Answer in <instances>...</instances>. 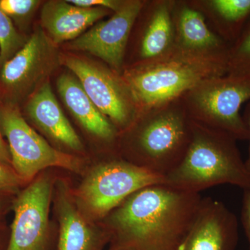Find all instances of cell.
Masks as SVG:
<instances>
[{
    "label": "cell",
    "instance_id": "4316f807",
    "mask_svg": "<svg viewBox=\"0 0 250 250\" xmlns=\"http://www.w3.org/2000/svg\"><path fill=\"white\" fill-rule=\"evenodd\" d=\"M0 163L3 165L11 167V156L9 150V147L5 143L0 129Z\"/></svg>",
    "mask_w": 250,
    "mask_h": 250
},
{
    "label": "cell",
    "instance_id": "8992f818",
    "mask_svg": "<svg viewBox=\"0 0 250 250\" xmlns=\"http://www.w3.org/2000/svg\"><path fill=\"white\" fill-rule=\"evenodd\" d=\"M181 98L192 121L228 133L237 141L248 140L241 109L250 100V74L207 79Z\"/></svg>",
    "mask_w": 250,
    "mask_h": 250
},
{
    "label": "cell",
    "instance_id": "277c9868",
    "mask_svg": "<svg viewBox=\"0 0 250 250\" xmlns=\"http://www.w3.org/2000/svg\"><path fill=\"white\" fill-rule=\"evenodd\" d=\"M226 74L225 62L193 57L174 48L160 59L124 69L122 75L141 113L180 98L204 80Z\"/></svg>",
    "mask_w": 250,
    "mask_h": 250
},
{
    "label": "cell",
    "instance_id": "7a4b0ae2",
    "mask_svg": "<svg viewBox=\"0 0 250 250\" xmlns=\"http://www.w3.org/2000/svg\"><path fill=\"white\" fill-rule=\"evenodd\" d=\"M192 121L182 98L148 108L120 133L125 160L165 177L183 159L192 137Z\"/></svg>",
    "mask_w": 250,
    "mask_h": 250
},
{
    "label": "cell",
    "instance_id": "d4e9b609",
    "mask_svg": "<svg viewBox=\"0 0 250 250\" xmlns=\"http://www.w3.org/2000/svg\"><path fill=\"white\" fill-rule=\"evenodd\" d=\"M241 223L250 250V187L243 190L241 208Z\"/></svg>",
    "mask_w": 250,
    "mask_h": 250
},
{
    "label": "cell",
    "instance_id": "484cf974",
    "mask_svg": "<svg viewBox=\"0 0 250 250\" xmlns=\"http://www.w3.org/2000/svg\"><path fill=\"white\" fill-rule=\"evenodd\" d=\"M243 121H244L245 124L246 125L247 129L248 131V135H249V148H248V156L246 161H245V164L247 171L250 176V100L246 103V106H245L244 111H243Z\"/></svg>",
    "mask_w": 250,
    "mask_h": 250
},
{
    "label": "cell",
    "instance_id": "9c48e42d",
    "mask_svg": "<svg viewBox=\"0 0 250 250\" xmlns=\"http://www.w3.org/2000/svg\"><path fill=\"white\" fill-rule=\"evenodd\" d=\"M55 181L40 174L18 193L14 218L5 250H50L52 236L49 209Z\"/></svg>",
    "mask_w": 250,
    "mask_h": 250
},
{
    "label": "cell",
    "instance_id": "603a6c76",
    "mask_svg": "<svg viewBox=\"0 0 250 250\" xmlns=\"http://www.w3.org/2000/svg\"><path fill=\"white\" fill-rule=\"evenodd\" d=\"M24 184L12 167L0 163V195L12 194L19 191L20 187Z\"/></svg>",
    "mask_w": 250,
    "mask_h": 250
},
{
    "label": "cell",
    "instance_id": "ba28073f",
    "mask_svg": "<svg viewBox=\"0 0 250 250\" xmlns=\"http://www.w3.org/2000/svg\"><path fill=\"white\" fill-rule=\"evenodd\" d=\"M63 63L76 75L94 104L120 133L134 123L139 115V105L123 75L75 57H65Z\"/></svg>",
    "mask_w": 250,
    "mask_h": 250
},
{
    "label": "cell",
    "instance_id": "6da1fadb",
    "mask_svg": "<svg viewBox=\"0 0 250 250\" xmlns=\"http://www.w3.org/2000/svg\"><path fill=\"white\" fill-rule=\"evenodd\" d=\"M202 198L165 184L138 190L101 222L110 250H180Z\"/></svg>",
    "mask_w": 250,
    "mask_h": 250
},
{
    "label": "cell",
    "instance_id": "9a60e30c",
    "mask_svg": "<svg viewBox=\"0 0 250 250\" xmlns=\"http://www.w3.org/2000/svg\"><path fill=\"white\" fill-rule=\"evenodd\" d=\"M104 8L80 7L67 1H49L41 11V22L55 43L73 41L90 26L113 14Z\"/></svg>",
    "mask_w": 250,
    "mask_h": 250
},
{
    "label": "cell",
    "instance_id": "ac0fdd59",
    "mask_svg": "<svg viewBox=\"0 0 250 250\" xmlns=\"http://www.w3.org/2000/svg\"><path fill=\"white\" fill-rule=\"evenodd\" d=\"M215 34L229 45L236 40L250 17V0H190Z\"/></svg>",
    "mask_w": 250,
    "mask_h": 250
},
{
    "label": "cell",
    "instance_id": "7c38bea8",
    "mask_svg": "<svg viewBox=\"0 0 250 250\" xmlns=\"http://www.w3.org/2000/svg\"><path fill=\"white\" fill-rule=\"evenodd\" d=\"M174 49L228 65L230 45L210 29L190 0H174L172 9Z\"/></svg>",
    "mask_w": 250,
    "mask_h": 250
},
{
    "label": "cell",
    "instance_id": "ffe728a7",
    "mask_svg": "<svg viewBox=\"0 0 250 250\" xmlns=\"http://www.w3.org/2000/svg\"><path fill=\"white\" fill-rule=\"evenodd\" d=\"M227 67L228 74H250V17L236 40L230 45Z\"/></svg>",
    "mask_w": 250,
    "mask_h": 250
},
{
    "label": "cell",
    "instance_id": "2e32d148",
    "mask_svg": "<svg viewBox=\"0 0 250 250\" xmlns=\"http://www.w3.org/2000/svg\"><path fill=\"white\" fill-rule=\"evenodd\" d=\"M57 88L69 111L87 131L107 144L118 142L119 131L94 104L79 81L62 75L57 80Z\"/></svg>",
    "mask_w": 250,
    "mask_h": 250
},
{
    "label": "cell",
    "instance_id": "5b68a950",
    "mask_svg": "<svg viewBox=\"0 0 250 250\" xmlns=\"http://www.w3.org/2000/svg\"><path fill=\"white\" fill-rule=\"evenodd\" d=\"M164 183V176L114 156L95 166L72 193L82 213L97 223L134 192Z\"/></svg>",
    "mask_w": 250,
    "mask_h": 250
},
{
    "label": "cell",
    "instance_id": "4fadbf2b",
    "mask_svg": "<svg viewBox=\"0 0 250 250\" xmlns=\"http://www.w3.org/2000/svg\"><path fill=\"white\" fill-rule=\"evenodd\" d=\"M238 222L227 206L211 197H203L180 250H235Z\"/></svg>",
    "mask_w": 250,
    "mask_h": 250
},
{
    "label": "cell",
    "instance_id": "8fae6325",
    "mask_svg": "<svg viewBox=\"0 0 250 250\" xmlns=\"http://www.w3.org/2000/svg\"><path fill=\"white\" fill-rule=\"evenodd\" d=\"M56 213L59 223L56 250H103L110 235L103 225H97L77 207L72 190L64 180L56 181Z\"/></svg>",
    "mask_w": 250,
    "mask_h": 250
},
{
    "label": "cell",
    "instance_id": "e0dca14e",
    "mask_svg": "<svg viewBox=\"0 0 250 250\" xmlns=\"http://www.w3.org/2000/svg\"><path fill=\"white\" fill-rule=\"evenodd\" d=\"M27 110L31 119L51 139L72 151L83 150L80 136L64 115L48 83L33 95Z\"/></svg>",
    "mask_w": 250,
    "mask_h": 250
},
{
    "label": "cell",
    "instance_id": "52a82bcc",
    "mask_svg": "<svg viewBox=\"0 0 250 250\" xmlns=\"http://www.w3.org/2000/svg\"><path fill=\"white\" fill-rule=\"evenodd\" d=\"M0 129L9 144L11 167L23 184H29L49 167L80 173L83 162L51 146L13 107L0 110Z\"/></svg>",
    "mask_w": 250,
    "mask_h": 250
},
{
    "label": "cell",
    "instance_id": "83f0119b",
    "mask_svg": "<svg viewBox=\"0 0 250 250\" xmlns=\"http://www.w3.org/2000/svg\"><path fill=\"white\" fill-rule=\"evenodd\" d=\"M0 208H1V206H0Z\"/></svg>",
    "mask_w": 250,
    "mask_h": 250
},
{
    "label": "cell",
    "instance_id": "7402d4cb",
    "mask_svg": "<svg viewBox=\"0 0 250 250\" xmlns=\"http://www.w3.org/2000/svg\"><path fill=\"white\" fill-rule=\"evenodd\" d=\"M39 3L36 0H0V11L9 17H22L31 13Z\"/></svg>",
    "mask_w": 250,
    "mask_h": 250
},
{
    "label": "cell",
    "instance_id": "3957f363",
    "mask_svg": "<svg viewBox=\"0 0 250 250\" xmlns=\"http://www.w3.org/2000/svg\"><path fill=\"white\" fill-rule=\"evenodd\" d=\"M164 179V184L169 187L194 193L221 184L243 190L250 187V176L237 140L228 133L194 121L185 155Z\"/></svg>",
    "mask_w": 250,
    "mask_h": 250
},
{
    "label": "cell",
    "instance_id": "44dd1931",
    "mask_svg": "<svg viewBox=\"0 0 250 250\" xmlns=\"http://www.w3.org/2000/svg\"><path fill=\"white\" fill-rule=\"evenodd\" d=\"M24 45L9 16L0 11V62L5 63L12 58Z\"/></svg>",
    "mask_w": 250,
    "mask_h": 250
},
{
    "label": "cell",
    "instance_id": "cb8c5ba5",
    "mask_svg": "<svg viewBox=\"0 0 250 250\" xmlns=\"http://www.w3.org/2000/svg\"><path fill=\"white\" fill-rule=\"evenodd\" d=\"M68 2L80 7L84 8H104L116 12L125 1L121 0H69Z\"/></svg>",
    "mask_w": 250,
    "mask_h": 250
},
{
    "label": "cell",
    "instance_id": "30bf717a",
    "mask_svg": "<svg viewBox=\"0 0 250 250\" xmlns=\"http://www.w3.org/2000/svg\"><path fill=\"white\" fill-rule=\"evenodd\" d=\"M144 3V0H125L109 19L96 23L69 47L93 54L122 75L131 30Z\"/></svg>",
    "mask_w": 250,
    "mask_h": 250
},
{
    "label": "cell",
    "instance_id": "d6986e66",
    "mask_svg": "<svg viewBox=\"0 0 250 250\" xmlns=\"http://www.w3.org/2000/svg\"><path fill=\"white\" fill-rule=\"evenodd\" d=\"M47 41L43 34L37 31L7 61L1 69V82L6 86L17 88L30 80L37 71L47 52Z\"/></svg>",
    "mask_w": 250,
    "mask_h": 250
},
{
    "label": "cell",
    "instance_id": "5bb4252c",
    "mask_svg": "<svg viewBox=\"0 0 250 250\" xmlns=\"http://www.w3.org/2000/svg\"><path fill=\"white\" fill-rule=\"evenodd\" d=\"M174 3V0L145 1L134 23L139 27V34L136 41V59L134 65L131 67L153 62L173 50Z\"/></svg>",
    "mask_w": 250,
    "mask_h": 250
}]
</instances>
